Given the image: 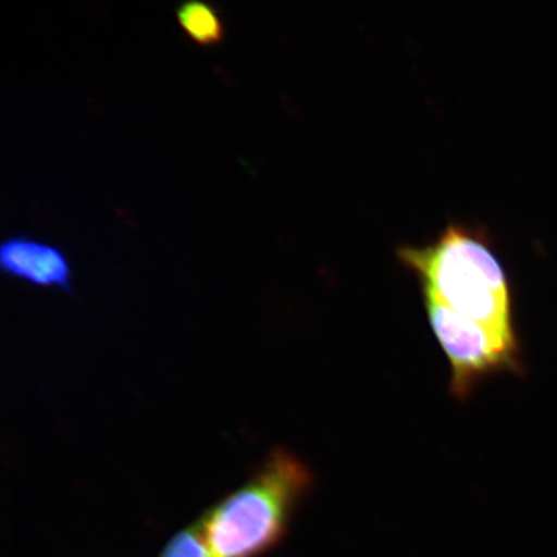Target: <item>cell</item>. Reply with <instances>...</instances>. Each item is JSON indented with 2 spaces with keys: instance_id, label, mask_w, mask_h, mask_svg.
I'll return each mask as SVG.
<instances>
[{
  "instance_id": "cell-1",
  "label": "cell",
  "mask_w": 557,
  "mask_h": 557,
  "mask_svg": "<svg viewBox=\"0 0 557 557\" xmlns=\"http://www.w3.org/2000/svg\"><path fill=\"white\" fill-rule=\"evenodd\" d=\"M398 259L449 309L518 345L510 284L483 230L453 224L424 246H403Z\"/></svg>"
},
{
  "instance_id": "cell-2",
  "label": "cell",
  "mask_w": 557,
  "mask_h": 557,
  "mask_svg": "<svg viewBox=\"0 0 557 557\" xmlns=\"http://www.w3.org/2000/svg\"><path fill=\"white\" fill-rule=\"evenodd\" d=\"M313 485L311 470L282 448L259 471L198 519L213 557H263L287 535Z\"/></svg>"
},
{
  "instance_id": "cell-3",
  "label": "cell",
  "mask_w": 557,
  "mask_h": 557,
  "mask_svg": "<svg viewBox=\"0 0 557 557\" xmlns=\"http://www.w3.org/2000/svg\"><path fill=\"white\" fill-rule=\"evenodd\" d=\"M429 323L450 366V392L468 399L480 382L504 371H518V345L507 343L483 324L423 295Z\"/></svg>"
},
{
  "instance_id": "cell-4",
  "label": "cell",
  "mask_w": 557,
  "mask_h": 557,
  "mask_svg": "<svg viewBox=\"0 0 557 557\" xmlns=\"http://www.w3.org/2000/svg\"><path fill=\"white\" fill-rule=\"evenodd\" d=\"M3 274L34 287L73 292V268L66 255L52 244L29 236H10L0 246Z\"/></svg>"
},
{
  "instance_id": "cell-5",
  "label": "cell",
  "mask_w": 557,
  "mask_h": 557,
  "mask_svg": "<svg viewBox=\"0 0 557 557\" xmlns=\"http://www.w3.org/2000/svg\"><path fill=\"white\" fill-rule=\"evenodd\" d=\"M181 29L200 47L212 48L225 38V26L213 5L199 0L181 4L176 11Z\"/></svg>"
},
{
  "instance_id": "cell-6",
  "label": "cell",
  "mask_w": 557,
  "mask_h": 557,
  "mask_svg": "<svg viewBox=\"0 0 557 557\" xmlns=\"http://www.w3.org/2000/svg\"><path fill=\"white\" fill-rule=\"evenodd\" d=\"M158 557H213L208 547L199 520L181 529L180 532L166 543Z\"/></svg>"
}]
</instances>
